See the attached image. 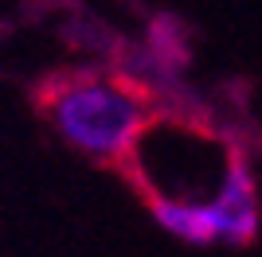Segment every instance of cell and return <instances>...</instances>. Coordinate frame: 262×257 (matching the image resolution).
Returning <instances> with one entry per match:
<instances>
[{
  "label": "cell",
  "mask_w": 262,
  "mask_h": 257,
  "mask_svg": "<svg viewBox=\"0 0 262 257\" xmlns=\"http://www.w3.org/2000/svg\"><path fill=\"white\" fill-rule=\"evenodd\" d=\"M39 109L67 144L102 164H125L153 113V86L129 74L63 70L39 82Z\"/></svg>",
  "instance_id": "obj_1"
},
{
  "label": "cell",
  "mask_w": 262,
  "mask_h": 257,
  "mask_svg": "<svg viewBox=\"0 0 262 257\" xmlns=\"http://www.w3.org/2000/svg\"><path fill=\"white\" fill-rule=\"evenodd\" d=\"M208 214L215 226V242L247 246L258 234V187H254V171L239 148L231 152L227 175L219 183L215 199L208 203Z\"/></svg>",
  "instance_id": "obj_2"
}]
</instances>
